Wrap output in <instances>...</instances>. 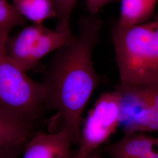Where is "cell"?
<instances>
[{"instance_id":"7c38bea8","label":"cell","mask_w":158,"mask_h":158,"mask_svg":"<svg viewBox=\"0 0 158 158\" xmlns=\"http://www.w3.org/2000/svg\"><path fill=\"white\" fill-rule=\"evenodd\" d=\"M56 11L57 31L72 35L70 18L77 0H53Z\"/></svg>"},{"instance_id":"4fadbf2b","label":"cell","mask_w":158,"mask_h":158,"mask_svg":"<svg viewBox=\"0 0 158 158\" xmlns=\"http://www.w3.org/2000/svg\"><path fill=\"white\" fill-rule=\"evenodd\" d=\"M26 22L27 19L17 11L13 4L6 0H0V28L6 27L14 28Z\"/></svg>"},{"instance_id":"52a82bcc","label":"cell","mask_w":158,"mask_h":158,"mask_svg":"<svg viewBox=\"0 0 158 158\" xmlns=\"http://www.w3.org/2000/svg\"><path fill=\"white\" fill-rule=\"evenodd\" d=\"M105 151L111 158H158V136L142 132L127 134L105 147Z\"/></svg>"},{"instance_id":"6da1fadb","label":"cell","mask_w":158,"mask_h":158,"mask_svg":"<svg viewBox=\"0 0 158 158\" xmlns=\"http://www.w3.org/2000/svg\"><path fill=\"white\" fill-rule=\"evenodd\" d=\"M94 15L80 19L78 35L55 51L42 81L45 88L46 109L57 111L74 142H79L83 114L99 83L92 53L102 23Z\"/></svg>"},{"instance_id":"8992f818","label":"cell","mask_w":158,"mask_h":158,"mask_svg":"<svg viewBox=\"0 0 158 158\" xmlns=\"http://www.w3.org/2000/svg\"><path fill=\"white\" fill-rule=\"evenodd\" d=\"M73 142L72 135L64 127L54 134L38 132L27 142L23 158H72Z\"/></svg>"},{"instance_id":"5bb4252c","label":"cell","mask_w":158,"mask_h":158,"mask_svg":"<svg viewBox=\"0 0 158 158\" xmlns=\"http://www.w3.org/2000/svg\"><path fill=\"white\" fill-rule=\"evenodd\" d=\"M27 141L0 146V158H18L23 155Z\"/></svg>"},{"instance_id":"30bf717a","label":"cell","mask_w":158,"mask_h":158,"mask_svg":"<svg viewBox=\"0 0 158 158\" xmlns=\"http://www.w3.org/2000/svg\"><path fill=\"white\" fill-rule=\"evenodd\" d=\"M13 5L23 17L34 23L42 24L44 21L56 17L53 0H13Z\"/></svg>"},{"instance_id":"ba28073f","label":"cell","mask_w":158,"mask_h":158,"mask_svg":"<svg viewBox=\"0 0 158 158\" xmlns=\"http://www.w3.org/2000/svg\"><path fill=\"white\" fill-rule=\"evenodd\" d=\"M46 28L43 24L34 25L23 29L17 35L7 38L6 51L8 56L27 72L31 70V57L38 44L40 35Z\"/></svg>"},{"instance_id":"277c9868","label":"cell","mask_w":158,"mask_h":158,"mask_svg":"<svg viewBox=\"0 0 158 158\" xmlns=\"http://www.w3.org/2000/svg\"><path fill=\"white\" fill-rule=\"evenodd\" d=\"M120 125L125 134L158 132V80L147 85H120Z\"/></svg>"},{"instance_id":"e0dca14e","label":"cell","mask_w":158,"mask_h":158,"mask_svg":"<svg viewBox=\"0 0 158 158\" xmlns=\"http://www.w3.org/2000/svg\"><path fill=\"white\" fill-rule=\"evenodd\" d=\"M157 133H158V132H157Z\"/></svg>"},{"instance_id":"5b68a950","label":"cell","mask_w":158,"mask_h":158,"mask_svg":"<svg viewBox=\"0 0 158 158\" xmlns=\"http://www.w3.org/2000/svg\"><path fill=\"white\" fill-rule=\"evenodd\" d=\"M121 96L115 90L102 94L87 115L81 129L79 149L73 158L94 152L107 141L120 125Z\"/></svg>"},{"instance_id":"2e32d148","label":"cell","mask_w":158,"mask_h":158,"mask_svg":"<svg viewBox=\"0 0 158 158\" xmlns=\"http://www.w3.org/2000/svg\"><path fill=\"white\" fill-rule=\"evenodd\" d=\"M81 158H102V155L98 150H96L94 152L91 153L90 154L85 156V157Z\"/></svg>"},{"instance_id":"3957f363","label":"cell","mask_w":158,"mask_h":158,"mask_svg":"<svg viewBox=\"0 0 158 158\" xmlns=\"http://www.w3.org/2000/svg\"><path fill=\"white\" fill-rule=\"evenodd\" d=\"M113 41L121 85H137L158 80V21L121 28Z\"/></svg>"},{"instance_id":"9a60e30c","label":"cell","mask_w":158,"mask_h":158,"mask_svg":"<svg viewBox=\"0 0 158 158\" xmlns=\"http://www.w3.org/2000/svg\"><path fill=\"white\" fill-rule=\"evenodd\" d=\"M115 0H85V5L91 15H94L104 6Z\"/></svg>"},{"instance_id":"9c48e42d","label":"cell","mask_w":158,"mask_h":158,"mask_svg":"<svg viewBox=\"0 0 158 158\" xmlns=\"http://www.w3.org/2000/svg\"><path fill=\"white\" fill-rule=\"evenodd\" d=\"M158 0H122L117 24L128 28L143 23L152 14Z\"/></svg>"},{"instance_id":"7a4b0ae2","label":"cell","mask_w":158,"mask_h":158,"mask_svg":"<svg viewBox=\"0 0 158 158\" xmlns=\"http://www.w3.org/2000/svg\"><path fill=\"white\" fill-rule=\"evenodd\" d=\"M0 28V115L13 121L34 124L46 110V91L7 54L6 42L12 29Z\"/></svg>"},{"instance_id":"8fae6325","label":"cell","mask_w":158,"mask_h":158,"mask_svg":"<svg viewBox=\"0 0 158 158\" xmlns=\"http://www.w3.org/2000/svg\"><path fill=\"white\" fill-rule=\"evenodd\" d=\"M33 125L13 121L0 115V146L28 141L33 135Z\"/></svg>"}]
</instances>
